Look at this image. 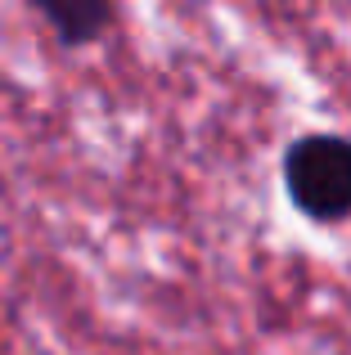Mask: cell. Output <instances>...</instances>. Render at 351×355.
Here are the masks:
<instances>
[{
  "label": "cell",
  "mask_w": 351,
  "mask_h": 355,
  "mask_svg": "<svg viewBox=\"0 0 351 355\" xmlns=\"http://www.w3.org/2000/svg\"><path fill=\"white\" fill-rule=\"evenodd\" d=\"M284 184L302 216L325 225L351 216V139L302 135L284 157Z\"/></svg>",
  "instance_id": "cell-1"
},
{
  "label": "cell",
  "mask_w": 351,
  "mask_h": 355,
  "mask_svg": "<svg viewBox=\"0 0 351 355\" xmlns=\"http://www.w3.org/2000/svg\"><path fill=\"white\" fill-rule=\"evenodd\" d=\"M68 45H86L113 23V0H32Z\"/></svg>",
  "instance_id": "cell-2"
}]
</instances>
